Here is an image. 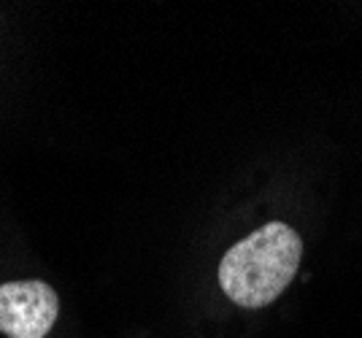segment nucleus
<instances>
[{
  "label": "nucleus",
  "mask_w": 362,
  "mask_h": 338,
  "mask_svg": "<svg viewBox=\"0 0 362 338\" xmlns=\"http://www.w3.org/2000/svg\"><path fill=\"white\" fill-rule=\"evenodd\" d=\"M57 314V292L46 281L22 279L0 284V333L6 338H44Z\"/></svg>",
  "instance_id": "2"
},
{
  "label": "nucleus",
  "mask_w": 362,
  "mask_h": 338,
  "mask_svg": "<svg viewBox=\"0 0 362 338\" xmlns=\"http://www.w3.org/2000/svg\"><path fill=\"white\" fill-rule=\"evenodd\" d=\"M300 255V235L284 222H268L230 246L219 262V287L243 308L268 306L295 279Z\"/></svg>",
  "instance_id": "1"
}]
</instances>
